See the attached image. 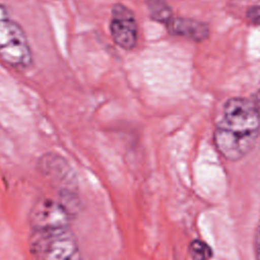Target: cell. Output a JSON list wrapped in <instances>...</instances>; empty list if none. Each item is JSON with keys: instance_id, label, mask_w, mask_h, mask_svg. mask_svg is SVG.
<instances>
[{"instance_id": "obj_6", "label": "cell", "mask_w": 260, "mask_h": 260, "mask_svg": "<svg viewBox=\"0 0 260 260\" xmlns=\"http://www.w3.org/2000/svg\"><path fill=\"white\" fill-rule=\"evenodd\" d=\"M110 32L116 45L132 50L138 40V25L134 12L122 3H116L111 10Z\"/></svg>"}, {"instance_id": "obj_2", "label": "cell", "mask_w": 260, "mask_h": 260, "mask_svg": "<svg viewBox=\"0 0 260 260\" xmlns=\"http://www.w3.org/2000/svg\"><path fill=\"white\" fill-rule=\"evenodd\" d=\"M28 247L34 260H83L71 225L30 229Z\"/></svg>"}, {"instance_id": "obj_11", "label": "cell", "mask_w": 260, "mask_h": 260, "mask_svg": "<svg viewBox=\"0 0 260 260\" xmlns=\"http://www.w3.org/2000/svg\"><path fill=\"white\" fill-rule=\"evenodd\" d=\"M254 250H255V257L256 260H260V216L255 233V240H254Z\"/></svg>"}, {"instance_id": "obj_4", "label": "cell", "mask_w": 260, "mask_h": 260, "mask_svg": "<svg viewBox=\"0 0 260 260\" xmlns=\"http://www.w3.org/2000/svg\"><path fill=\"white\" fill-rule=\"evenodd\" d=\"M38 169L58 192H77L76 175L67 160L61 155L54 152L45 153L38 161Z\"/></svg>"}, {"instance_id": "obj_7", "label": "cell", "mask_w": 260, "mask_h": 260, "mask_svg": "<svg viewBox=\"0 0 260 260\" xmlns=\"http://www.w3.org/2000/svg\"><path fill=\"white\" fill-rule=\"evenodd\" d=\"M166 26L171 35L183 37L194 42H202L209 36L208 25L193 18L173 17Z\"/></svg>"}, {"instance_id": "obj_8", "label": "cell", "mask_w": 260, "mask_h": 260, "mask_svg": "<svg viewBox=\"0 0 260 260\" xmlns=\"http://www.w3.org/2000/svg\"><path fill=\"white\" fill-rule=\"evenodd\" d=\"M146 7L154 21L167 24L173 18V11L167 0H146Z\"/></svg>"}, {"instance_id": "obj_3", "label": "cell", "mask_w": 260, "mask_h": 260, "mask_svg": "<svg viewBox=\"0 0 260 260\" xmlns=\"http://www.w3.org/2000/svg\"><path fill=\"white\" fill-rule=\"evenodd\" d=\"M0 60L15 69H26L32 63V52L22 26L11 18L0 3Z\"/></svg>"}, {"instance_id": "obj_12", "label": "cell", "mask_w": 260, "mask_h": 260, "mask_svg": "<svg viewBox=\"0 0 260 260\" xmlns=\"http://www.w3.org/2000/svg\"><path fill=\"white\" fill-rule=\"evenodd\" d=\"M251 102L253 104V106L255 107L256 111L259 113L260 115V89H258L257 91H255L252 96H251Z\"/></svg>"}, {"instance_id": "obj_9", "label": "cell", "mask_w": 260, "mask_h": 260, "mask_svg": "<svg viewBox=\"0 0 260 260\" xmlns=\"http://www.w3.org/2000/svg\"><path fill=\"white\" fill-rule=\"evenodd\" d=\"M188 252L192 260H210L213 256L211 247L199 239H195L189 244Z\"/></svg>"}, {"instance_id": "obj_10", "label": "cell", "mask_w": 260, "mask_h": 260, "mask_svg": "<svg viewBox=\"0 0 260 260\" xmlns=\"http://www.w3.org/2000/svg\"><path fill=\"white\" fill-rule=\"evenodd\" d=\"M248 20L253 24H260V4L251 6L246 13Z\"/></svg>"}, {"instance_id": "obj_1", "label": "cell", "mask_w": 260, "mask_h": 260, "mask_svg": "<svg viewBox=\"0 0 260 260\" xmlns=\"http://www.w3.org/2000/svg\"><path fill=\"white\" fill-rule=\"evenodd\" d=\"M260 136V115L250 99L231 98L213 131L217 151L228 160L238 161L255 147Z\"/></svg>"}, {"instance_id": "obj_5", "label": "cell", "mask_w": 260, "mask_h": 260, "mask_svg": "<svg viewBox=\"0 0 260 260\" xmlns=\"http://www.w3.org/2000/svg\"><path fill=\"white\" fill-rule=\"evenodd\" d=\"M74 216L57 198H42L35 203L28 215L29 229L71 225Z\"/></svg>"}]
</instances>
